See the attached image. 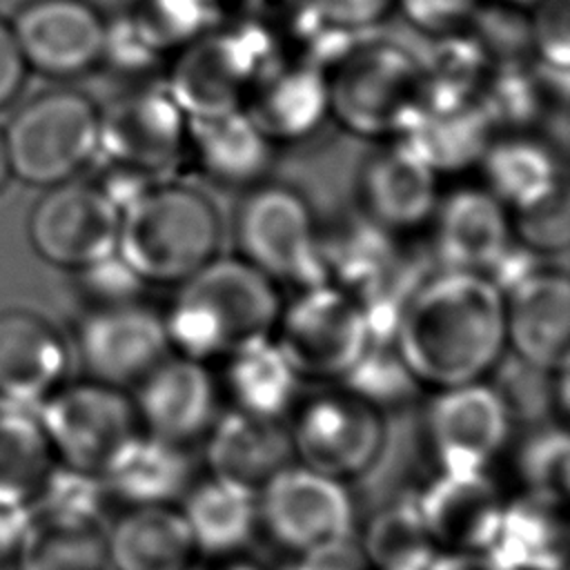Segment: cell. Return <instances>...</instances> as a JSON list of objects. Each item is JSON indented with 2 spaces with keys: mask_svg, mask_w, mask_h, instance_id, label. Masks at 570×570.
I'll use <instances>...</instances> for the list:
<instances>
[{
  "mask_svg": "<svg viewBox=\"0 0 570 570\" xmlns=\"http://www.w3.org/2000/svg\"><path fill=\"white\" fill-rule=\"evenodd\" d=\"M303 379L272 336L225 356L223 385L232 410L267 421H285L301 403Z\"/></svg>",
  "mask_w": 570,
  "mask_h": 570,
  "instance_id": "29",
  "label": "cell"
},
{
  "mask_svg": "<svg viewBox=\"0 0 570 570\" xmlns=\"http://www.w3.org/2000/svg\"><path fill=\"white\" fill-rule=\"evenodd\" d=\"M530 42L552 73H568L570 62V4L568 0H541L532 7Z\"/></svg>",
  "mask_w": 570,
  "mask_h": 570,
  "instance_id": "40",
  "label": "cell"
},
{
  "mask_svg": "<svg viewBox=\"0 0 570 570\" xmlns=\"http://www.w3.org/2000/svg\"><path fill=\"white\" fill-rule=\"evenodd\" d=\"M439 198V174L405 142L372 154L361 167V207L383 232H410L432 220Z\"/></svg>",
  "mask_w": 570,
  "mask_h": 570,
  "instance_id": "20",
  "label": "cell"
},
{
  "mask_svg": "<svg viewBox=\"0 0 570 570\" xmlns=\"http://www.w3.org/2000/svg\"><path fill=\"white\" fill-rule=\"evenodd\" d=\"M287 430L294 463L343 483L365 474L385 448L383 410L343 385L301 401Z\"/></svg>",
  "mask_w": 570,
  "mask_h": 570,
  "instance_id": "10",
  "label": "cell"
},
{
  "mask_svg": "<svg viewBox=\"0 0 570 570\" xmlns=\"http://www.w3.org/2000/svg\"><path fill=\"white\" fill-rule=\"evenodd\" d=\"M36 412L56 463L98 476L140 432L129 392L91 379L65 381Z\"/></svg>",
  "mask_w": 570,
  "mask_h": 570,
  "instance_id": "9",
  "label": "cell"
},
{
  "mask_svg": "<svg viewBox=\"0 0 570 570\" xmlns=\"http://www.w3.org/2000/svg\"><path fill=\"white\" fill-rule=\"evenodd\" d=\"M372 570H425L436 554L414 492L379 508L356 541Z\"/></svg>",
  "mask_w": 570,
  "mask_h": 570,
  "instance_id": "33",
  "label": "cell"
},
{
  "mask_svg": "<svg viewBox=\"0 0 570 570\" xmlns=\"http://www.w3.org/2000/svg\"><path fill=\"white\" fill-rule=\"evenodd\" d=\"M488 116L463 105L428 107L416 125L405 134L410 145L436 174L479 160L488 147Z\"/></svg>",
  "mask_w": 570,
  "mask_h": 570,
  "instance_id": "35",
  "label": "cell"
},
{
  "mask_svg": "<svg viewBox=\"0 0 570 570\" xmlns=\"http://www.w3.org/2000/svg\"><path fill=\"white\" fill-rule=\"evenodd\" d=\"M198 550L174 505L127 508L107 525L109 570H191Z\"/></svg>",
  "mask_w": 570,
  "mask_h": 570,
  "instance_id": "26",
  "label": "cell"
},
{
  "mask_svg": "<svg viewBox=\"0 0 570 570\" xmlns=\"http://www.w3.org/2000/svg\"><path fill=\"white\" fill-rule=\"evenodd\" d=\"M510 425V403L488 381L436 390L425 412L428 445L445 472L488 470L503 450Z\"/></svg>",
  "mask_w": 570,
  "mask_h": 570,
  "instance_id": "14",
  "label": "cell"
},
{
  "mask_svg": "<svg viewBox=\"0 0 570 570\" xmlns=\"http://www.w3.org/2000/svg\"><path fill=\"white\" fill-rule=\"evenodd\" d=\"M521 492L568 505L570 494V439L563 428H541L530 434L517 454Z\"/></svg>",
  "mask_w": 570,
  "mask_h": 570,
  "instance_id": "37",
  "label": "cell"
},
{
  "mask_svg": "<svg viewBox=\"0 0 570 570\" xmlns=\"http://www.w3.org/2000/svg\"><path fill=\"white\" fill-rule=\"evenodd\" d=\"M425 570H499L485 550H436Z\"/></svg>",
  "mask_w": 570,
  "mask_h": 570,
  "instance_id": "47",
  "label": "cell"
},
{
  "mask_svg": "<svg viewBox=\"0 0 570 570\" xmlns=\"http://www.w3.org/2000/svg\"><path fill=\"white\" fill-rule=\"evenodd\" d=\"M272 338L303 381L347 379L376 341L361 301L327 281L283 301Z\"/></svg>",
  "mask_w": 570,
  "mask_h": 570,
  "instance_id": "7",
  "label": "cell"
},
{
  "mask_svg": "<svg viewBox=\"0 0 570 570\" xmlns=\"http://www.w3.org/2000/svg\"><path fill=\"white\" fill-rule=\"evenodd\" d=\"M390 343L419 387L485 381L505 352L503 292L488 274H432L410 287Z\"/></svg>",
  "mask_w": 570,
  "mask_h": 570,
  "instance_id": "1",
  "label": "cell"
},
{
  "mask_svg": "<svg viewBox=\"0 0 570 570\" xmlns=\"http://www.w3.org/2000/svg\"><path fill=\"white\" fill-rule=\"evenodd\" d=\"M11 171H9V160H7V149H4V136H2V127H0V189L4 187V183L9 180Z\"/></svg>",
  "mask_w": 570,
  "mask_h": 570,
  "instance_id": "48",
  "label": "cell"
},
{
  "mask_svg": "<svg viewBox=\"0 0 570 570\" xmlns=\"http://www.w3.org/2000/svg\"><path fill=\"white\" fill-rule=\"evenodd\" d=\"M488 557L499 570H568L566 505L530 494L505 499Z\"/></svg>",
  "mask_w": 570,
  "mask_h": 570,
  "instance_id": "27",
  "label": "cell"
},
{
  "mask_svg": "<svg viewBox=\"0 0 570 570\" xmlns=\"http://www.w3.org/2000/svg\"><path fill=\"white\" fill-rule=\"evenodd\" d=\"M31 523V510L0 505V570L13 568Z\"/></svg>",
  "mask_w": 570,
  "mask_h": 570,
  "instance_id": "46",
  "label": "cell"
},
{
  "mask_svg": "<svg viewBox=\"0 0 570 570\" xmlns=\"http://www.w3.org/2000/svg\"><path fill=\"white\" fill-rule=\"evenodd\" d=\"M129 18L160 56L183 49L216 27V0H138Z\"/></svg>",
  "mask_w": 570,
  "mask_h": 570,
  "instance_id": "36",
  "label": "cell"
},
{
  "mask_svg": "<svg viewBox=\"0 0 570 570\" xmlns=\"http://www.w3.org/2000/svg\"><path fill=\"white\" fill-rule=\"evenodd\" d=\"M118 223L120 209L98 183L71 178L45 189L27 234L42 261L78 272L116 254Z\"/></svg>",
  "mask_w": 570,
  "mask_h": 570,
  "instance_id": "11",
  "label": "cell"
},
{
  "mask_svg": "<svg viewBox=\"0 0 570 570\" xmlns=\"http://www.w3.org/2000/svg\"><path fill=\"white\" fill-rule=\"evenodd\" d=\"M27 65L20 56L11 24L0 18V109L11 105L27 78Z\"/></svg>",
  "mask_w": 570,
  "mask_h": 570,
  "instance_id": "45",
  "label": "cell"
},
{
  "mask_svg": "<svg viewBox=\"0 0 570 570\" xmlns=\"http://www.w3.org/2000/svg\"><path fill=\"white\" fill-rule=\"evenodd\" d=\"M481 0H394V9L416 31L443 38L463 31L479 13Z\"/></svg>",
  "mask_w": 570,
  "mask_h": 570,
  "instance_id": "41",
  "label": "cell"
},
{
  "mask_svg": "<svg viewBox=\"0 0 570 570\" xmlns=\"http://www.w3.org/2000/svg\"><path fill=\"white\" fill-rule=\"evenodd\" d=\"M223 220L196 187L156 180L120 207L116 256L142 285L178 287L220 252Z\"/></svg>",
  "mask_w": 570,
  "mask_h": 570,
  "instance_id": "3",
  "label": "cell"
},
{
  "mask_svg": "<svg viewBox=\"0 0 570 570\" xmlns=\"http://www.w3.org/2000/svg\"><path fill=\"white\" fill-rule=\"evenodd\" d=\"M414 497L436 550H488L505 505L485 470H439Z\"/></svg>",
  "mask_w": 570,
  "mask_h": 570,
  "instance_id": "19",
  "label": "cell"
},
{
  "mask_svg": "<svg viewBox=\"0 0 570 570\" xmlns=\"http://www.w3.org/2000/svg\"><path fill=\"white\" fill-rule=\"evenodd\" d=\"M258 521L294 554L354 539L347 485L301 463H289L258 490Z\"/></svg>",
  "mask_w": 570,
  "mask_h": 570,
  "instance_id": "13",
  "label": "cell"
},
{
  "mask_svg": "<svg viewBox=\"0 0 570 570\" xmlns=\"http://www.w3.org/2000/svg\"><path fill=\"white\" fill-rule=\"evenodd\" d=\"M223 570H265L263 566H258V563H247V561H236V563H229V566H225Z\"/></svg>",
  "mask_w": 570,
  "mask_h": 570,
  "instance_id": "49",
  "label": "cell"
},
{
  "mask_svg": "<svg viewBox=\"0 0 570 570\" xmlns=\"http://www.w3.org/2000/svg\"><path fill=\"white\" fill-rule=\"evenodd\" d=\"M479 163L485 178L483 187L508 212L532 207L566 187L552 147L523 134L490 140Z\"/></svg>",
  "mask_w": 570,
  "mask_h": 570,
  "instance_id": "30",
  "label": "cell"
},
{
  "mask_svg": "<svg viewBox=\"0 0 570 570\" xmlns=\"http://www.w3.org/2000/svg\"><path fill=\"white\" fill-rule=\"evenodd\" d=\"M505 350L534 372L568 367L570 283L563 269L532 267L503 289Z\"/></svg>",
  "mask_w": 570,
  "mask_h": 570,
  "instance_id": "17",
  "label": "cell"
},
{
  "mask_svg": "<svg viewBox=\"0 0 570 570\" xmlns=\"http://www.w3.org/2000/svg\"><path fill=\"white\" fill-rule=\"evenodd\" d=\"M100 107L82 91L56 87L22 100L2 127L9 171L20 183L53 187L96 160Z\"/></svg>",
  "mask_w": 570,
  "mask_h": 570,
  "instance_id": "5",
  "label": "cell"
},
{
  "mask_svg": "<svg viewBox=\"0 0 570 570\" xmlns=\"http://www.w3.org/2000/svg\"><path fill=\"white\" fill-rule=\"evenodd\" d=\"M285 570H370L354 539L298 552Z\"/></svg>",
  "mask_w": 570,
  "mask_h": 570,
  "instance_id": "44",
  "label": "cell"
},
{
  "mask_svg": "<svg viewBox=\"0 0 570 570\" xmlns=\"http://www.w3.org/2000/svg\"><path fill=\"white\" fill-rule=\"evenodd\" d=\"M191 461L185 445L138 432L102 470L109 501L127 508L174 505L191 485Z\"/></svg>",
  "mask_w": 570,
  "mask_h": 570,
  "instance_id": "25",
  "label": "cell"
},
{
  "mask_svg": "<svg viewBox=\"0 0 570 570\" xmlns=\"http://www.w3.org/2000/svg\"><path fill=\"white\" fill-rule=\"evenodd\" d=\"M205 439V461L212 476L254 492L294 463L285 421H267L229 410L214 419Z\"/></svg>",
  "mask_w": 570,
  "mask_h": 570,
  "instance_id": "23",
  "label": "cell"
},
{
  "mask_svg": "<svg viewBox=\"0 0 570 570\" xmlns=\"http://www.w3.org/2000/svg\"><path fill=\"white\" fill-rule=\"evenodd\" d=\"M140 430L187 445L212 428L218 387L207 363L171 352L131 392Z\"/></svg>",
  "mask_w": 570,
  "mask_h": 570,
  "instance_id": "18",
  "label": "cell"
},
{
  "mask_svg": "<svg viewBox=\"0 0 570 570\" xmlns=\"http://www.w3.org/2000/svg\"><path fill=\"white\" fill-rule=\"evenodd\" d=\"M512 238L537 254H559L568 247V189H559L550 198L510 212Z\"/></svg>",
  "mask_w": 570,
  "mask_h": 570,
  "instance_id": "39",
  "label": "cell"
},
{
  "mask_svg": "<svg viewBox=\"0 0 570 570\" xmlns=\"http://www.w3.org/2000/svg\"><path fill=\"white\" fill-rule=\"evenodd\" d=\"M67 341L45 316L0 312V403L36 410L67 381Z\"/></svg>",
  "mask_w": 570,
  "mask_h": 570,
  "instance_id": "21",
  "label": "cell"
},
{
  "mask_svg": "<svg viewBox=\"0 0 570 570\" xmlns=\"http://www.w3.org/2000/svg\"><path fill=\"white\" fill-rule=\"evenodd\" d=\"M107 525L31 514L16 570H109Z\"/></svg>",
  "mask_w": 570,
  "mask_h": 570,
  "instance_id": "34",
  "label": "cell"
},
{
  "mask_svg": "<svg viewBox=\"0 0 570 570\" xmlns=\"http://www.w3.org/2000/svg\"><path fill=\"white\" fill-rule=\"evenodd\" d=\"M247 116L272 142H298L330 118L327 73L312 62L274 67L245 105Z\"/></svg>",
  "mask_w": 570,
  "mask_h": 570,
  "instance_id": "24",
  "label": "cell"
},
{
  "mask_svg": "<svg viewBox=\"0 0 570 570\" xmlns=\"http://www.w3.org/2000/svg\"><path fill=\"white\" fill-rule=\"evenodd\" d=\"M305 7L314 29L347 36L381 22L394 9V0H305Z\"/></svg>",
  "mask_w": 570,
  "mask_h": 570,
  "instance_id": "43",
  "label": "cell"
},
{
  "mask_svg": "<svg viewBox=\"0 0 570 570\" xmlns=\"http://www.w3.org/2000/svg\"><path fill=\"white\" fill-rule=\"evenodd\" d=\"M330 116L361 138L405 136L428 109L423 60L394 42L347 47L327 76Z\"/></svg>",
  "mask_w": 570,
  "mask_h": 570,
  "instance_id": "4",
  "label": "cell"
},
{
  "mask_svg": "<svg viewBox=\"0 0 570 570\" xmlns=\"http://www.w3.org/2000/svg\"><path fill=\"white\" fill-rule=\"evenodd\" d=\"M240 258L296 289L325 283L323 238L309 203L285 185H254L236 212Z\"/></svg>",
  "mask_w": 570,
  "mask_h": 570,
  "instance_id": "8",
  "label": "cell"
},
{
  "mask_svg": "<svg viewBox=\"0 0 570 570\" xmlns=\"http://www.w3.org/2000/svg\"><path fill=\"white\" fill-rule=\"evenodd\" d=\"M187 125L165 87L136 89L100 109L96 158L111 171L147 183L163 180V171L187 147Z\"/></svg>",
  "mask_w": 570,
  "mask_h": 570,
  "instance_id": "12",
  "label": "cell"
},
{
  "mask_svg": "<svg viewBox=\"0 0 570 570\" xmlns=\"http://www.w3.org/2000/svg\"><path fill=\"white\" fill-rule=\"evenodd\" d=\"M501 2H505L510 7H519V9H532L541 0H501Z\"/></svg>",
  "mask_w": 570,
  "mask_h": 570,
  "instance_id": "50",
  "label": "cell"
},
{
  "mask_svg": "<svg viewBox=\"0 0 570 570\" xmlns=\"http://www.w3.org/2000/svg\"><path fill=\"white\" fill-rule=\"evenodd\" d=\"M283 298L278 285L240 256H214L178 292L163 314L176 354L212 361L272 336Z\"/></svg>",
  "mask_w": 570,
  "mask_h": 570,
  "instance_id": "2",
  "label": "cell"
},
{
  "mask_svg": "<svg viewBox=\"0 0 570 570\" xmlns=\"http://www.w3.org/2000/svg\"><path fill=\"white\" fill-rule=\"evenodd\" d=\"M27 69L76 78L102 62L107 18L89 0H27L9 22Z\"/></svg>",
  "mask_w": 570,
  "mask_h": 570,
  "instance_id": "16",
  "label": "cell"
},
{
  "mask_svg": "<svg viewBox=\"0 0 570 570\" xmlns=\"http://www.w3.org/2000/svg\"><path fill=\"white\" fill-rule=\"evenodd\" d=\"M272 60V31L258 22L214 27L178 51L165 89L187 120L240 111Z\"/></svg>",
  "mask_w": 570,
  "mask_h": 570,
  "instance_id": "6",
  "label": "cell"
},
{
  "mask_svg": "<svg viewBox=\"0 0 570 570\" xmlns=\"http://www.w3.org/2000/svg\"><path fill=\"white\" fill-rule=\"evenodd\" d=\"M432 220L443 269L490 274L512 249L510 212L485 187H461L441 196Z\"/></svg>",
  "mask_w": 570,
  "mask_h": 570,
  "instance_id": "22",
  "label": "cell"
},
{
  "mask_svg": "<svg viewBox=\"0 0 570 570\" xmlns=\"http://www.w3.org/2000/svg\"><path fill=\"white\" fill-rule=\"evenodd\" d=\"M53 465L38 412L0 403V505L31 510Z\"/></svg>",
  "mask_w": 570,
  "mask_h": 570,
  "instance_id": "32",
  "label": "cell"
},
{
  "mask_svg": "<svg viewBox=\"0 0 570 570\" xmlns=\"http://www.w3.org/2000/svg\"><path fill=\"white\" fill-rule=\"evenodd\" d=\"M107 503L109 497L98 474L56 463L31 505V514L60 521L107 523Z\"/></svg>",
  "mask_w": 570,
  "mask_h": 570,
  "instance_id": "38",
  "label": "cell"
},
{
  "mask_svg": "<svg viewBox=\"0 0 570 570\" xmlns=\"http://www.w3.org/2000/svg\"><path fill=\"white\" fill-rule=\"evenodd\" d=\"M73 274L78 276V289L87 301V309L134 303L136 289L142 285L116 254Z\"/></svg>",
  "mask_w": 570,
  "mask_h": 570,
  "instance_id": "42",
  "label": "cell"
},
{
  "mask_svg": "<svg viewBox=\"0 0 570 570\" xmlns=\"http://www.w3.org/2000/svg\"><path fill=\"white\" fill-rule=\"evenodd\" d=\"M178 510L198 554H232L247 546L261 525L258 492L218 476L189 485Z\"/></svg>",
  "mask_w": 570,
  "mask_h": 570,
  "instance_id": "31",
  "label": "cell"
},
{
  "mask_svg": "<svg viewBox=\"0 0 570 570\" xmlns=\"http://www.w3.org/2000/svg\"><path fill=\"white\" fill-rule=\"evenodd\" d=\"M191 570H198V568H196V566H194V568H191Z\"/></svg>",
  "mask_w": 570,
  "mask_h": 570,
  "instance_id": "51",
  "label": "cell"
},
{
  "mask_svg": "<svg viewBox=\"0 0 570 570\" xmlns=\"http://www.w3.org/2000/svg\"><path fill=\"white\" fill-rule=\"evenodd\" d=\"M76 352L87 379L131 392L171 347L163 314L134 301L87 309L76 327Z\"/></svg>",
  "mask_w": 570,
  "mask_h": 570,
  "instance_id": "15",
  "label": "cell"
},
{
  "mask_svg": "<svg viewBox=\"0 0 570 570\" xmlns=\"http://www.w3.org/2000/svg\"><path fill=\"white\" fill-rule=\"evenodd\" d=\"M272 142L245 109L189 120L187 149L205 176L225 187H254L272 160Z\"/></svg>",
  "mask_w": 570,
  "mask_h": 570,
  "instance_id": "28",
  "label": "cell"
}]
</instances>
